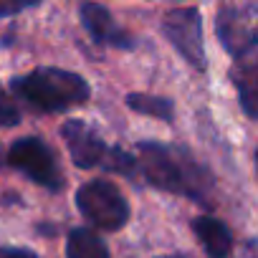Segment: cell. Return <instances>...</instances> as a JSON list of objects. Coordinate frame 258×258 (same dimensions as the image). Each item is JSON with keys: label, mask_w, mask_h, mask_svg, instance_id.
<instances>
[{"label": "cell", "mask_w": 258, "mask_h": 258, "mask_svg": "<svg viewBox=\"0 0 258 258\" xmlns=\"http://www.w3.org/2000/svg\"><path fill=\"white\" fill-rule=\"evenodd\" d=\"M76 205L81 215L99 230H119L129 220V205L124 195L116 190V185L106 180L81 185L76 192Z\"/></svg>", "instance_id": "3"}, {"label": "cell", "mask_w": 258, "mask_h": 258, "mask_svg": "<svg viewBox=\"0 0 258 258\" xmlns=\"http://www.w3.org/2000/svg\"><path fill=\"white\" fill-rule=\"evenodd\" d=\"M235 86H238V94H240V101H243V109L248 116H255V71L253 66L243 69L235 79Z\"/></svg>", "instance_id": "12"}, {"label": "cell", "mask_w": 258, "mask_h": 258, "mask_svg": "<svg viewBox=\"0 0 258 258\" xmlns=\"http://www.w3.org/2000/svg\"><path fill=\"white\" fill-rule=\"evenodd\" d=\"M66 255L69 258H109V250L94 230L74 228L66 240Z\"/></svg>", "instance_id": "10"}, {"label": "cell", "mask_w": 258, "mask_h": 258, "mask_svg": "<svg viewBox=\"0 0 258 258\" xmlns=\"http://www.w3.org/2000/svg\"><path fill=\"white\" fill-rule=\"evenodd\" d=\"M41 0H0V18H8V16H16L26 8H33L38 6Z\"/></svg>", "instance_id": "14"}, {"label": "cell", "mask_w": 258, "mask_h": 258, "mask_svg": "<svg viewBox=\"0 0 258 258\" xmlns=\"http://www.w3.org/2000/svg\"><path fill=\"white\" fill-rule=\"evenodd\" d=\"M21 119H18V109H16V104L8 99V94L3 91V86H0V124L3 126H13V124H18Z\"/></svg>", "instance_id": "13"}, {"label": "cell", "mask_w": 258, "mask_h": 258, "mask_svg": "<svg viewBox=\"0 0 258 258\" xmlns=\"http://www.w3.org/2000/svg\"><path fill=\"white\" fill-rule=\"evenodd\" d=\"M0 253H3V248H0Z\"/></svg>", "instance_id": "17"}, {"label": "cell", "mask_w": 258, "mask_h": 258, "mask_svg": "<svg viewBox=\"0 0 258 258\" xmlns=\"http://www.w3.org/2000/svg\"><path fill=\"white\" fill-rule=\"evenodd\" d=\"M126 106L132 111H140V114H147V116H155V119H162V121H172V116H175V104L170 99H162V96L129 94Z\"/></svg>", "instance_id": "11"}, {"label": "cell", "mask_w": 258, "mask_h": 258, "mask_svg": "<svg viewBox=\"0 0 258 258\" xmlns=\"http://www.w3.org/2000/svg\"><path fill=\"white\" fill-rule=\"evenodd\" d=\"M162 31L167 41L185 56L195 69H205V46H203V18L198 8H177L165 16Z\"/></svg>", "instance_id": "5"}, {"label": "cell", "mask_w": 258, "mask_h": 258, "mask_svg": "<svg viewBox=\"0 0 258 258\" xmlns=\"http://www.w3.org/2000/svg\"><path fill=\"white\" fill-rule=\"evenodd\" d=\"M81 23L96 43H114V46H132V41H124L126 36L114 26L109 11L99 3H81Z\"/></svg>", "instance_id": "8"}, {"label": "cell", "mask_w": 258, "mask_h": 258, "mask_svg": "<svg viewBox=\"0 0 258 258\" xmlns=\"http://www.w3.org/2000/svg\"><path fill=\"white\" fill-rule=\"evenodd\" d=\"M0 258H38V255L31 253V250H26V248H3Z\"/></svg>", "instance_id": "15"}, {"label": "cell", "mask_w": 258, "mask_h": 258, "mask_svg": "<svg viewBox=\"0 0 258 258\" xmlns=\"http://www.w3.org/2000/svg\"><path fill=\"white\" fill-rule=\"evenodd\" d=\"M135 160H137V172H142L150 185L167 192H180L210 205L208 200L210 177L190 157H182V152L155 145V142H142L137 147Z\"/></svg>", "instance_id": "1"}, {"label": "cell", "mask_w": 258, "mask_h": 258, "mask_svg": "<svg viewBox=\"0 0 258 258\" xmlns=\"http://www.w3.org/2000/svg\"><path fill=\"white\" fill-rule=\"evenodd\" d=\"M11 89L38 111H63L89 99V84L63 69H36L11 81Z\"/></svg>", "instance_id": "2"}, {"label": "cell", "mask_w": 258, "mask_h": 258, "mask_svg": "<svg viewBox=\"0 0 258 258\" xmlns=\"http://www.w3.org/2000/svg\"><path fill=\"white\" fill-rule=\"evenodd\" d=\"M218 33L223 38V46L235 56L243 58L245 53H250L255 48V33L250 28L248 21L240 18V13L235 11H223L218 18Z\"/></svg>", "instance_id": "7"}, {"label": "cell", "mask_w": 258, "mask_h": 258, "mask_svg": "<svg viewBox=\"0 0 258 258\" xmlns=\"http://www.w3.org/2000/svg\"><path fill=\"white\" fill-rule=\"evenodd\" d=\"M8 162H11V167L21 170L28 180H33V182H38L48 190L61 187V172H58L56 157L48 150V145L38 137L18 140L8 152Z\"/></svg>", "instance_id": "4"}, {"label": "cell", "mask_w": 258, "mask_h": 258, "mask_svg": "<svg viewBox=\"0 0 258 258\" xmlns=\"http://www.w3.org/2000/svg\"><path fill=\"white\" fill-rule=\"evenodd\" d=\"M167 258H185V255H167Z\"/></svg>", "instance_id": "16"}, {"label": "cell", "mask_w": 258, "mask_h": 258, "mask_svg": "<svg viewBox=\"0 0 258 258\" xmlns=\"http://www.w3.org/2000/svg\"><path fill=\"white\" fill-rule=\"evenodd\" d=\"M61 137L71 152V160L81 167V170H91L96 165L104 162V155H106V145L104 140L94 132V129L79 119H69L63 126H61Z\"/></svg>", "instance_id": "6"}, {"label": "cell", "mask_w": 258, "mask_h": 258, "mask_svg": "<svg viewBox=\"0 0 258 258\" xmlns=\"http://www.w3.org/2000/svg\"><path fill=\"white\" fill-rule=\"evenodd\" d=\"M192 230L200 238L208 258H228L230 248H233V238L230 230L225 228V223H220L218 218H195L192 220Z\"/></svg>", "instance_id": "9"}]
</instances>
